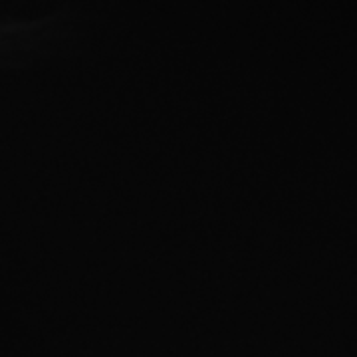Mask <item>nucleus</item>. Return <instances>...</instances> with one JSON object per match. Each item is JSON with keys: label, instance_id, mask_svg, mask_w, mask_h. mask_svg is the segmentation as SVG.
Masks as SVG:
<instances>
[]
</instances>
